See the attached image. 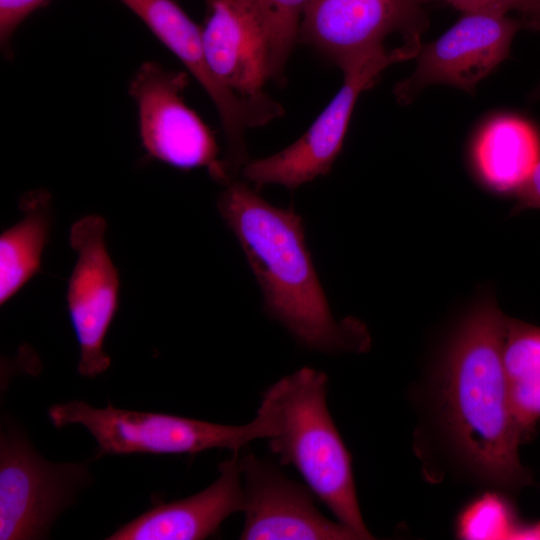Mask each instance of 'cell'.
<instances>
[{
  "mask_svg": "<svg viewBox=\"0 0 540 540\" xmlns=\"http://www.w3.org/2000/svg\"><path fill=\"white\" fill-rule=\"evenodd\" d=\"M506 315L485 295L458 323L432 382V408L451 460L472 480L504 491L529 486L526 440L511 409L502 361Z\"/></svg>",
  "mask_w": 540,
  "mask_h": 540,
  "instance_id": "6da1fadb",
  "label": "cell"
},
{
  "mask_svg": "<svg viewBox=\"0 0 540 540\" xmlns=\"http://www.w3.org/2000/svg\"><path fill=\"white\" fill-rule=\"evenodd\" d=\"M217 200L220 216L234 233L261 288L264 310L301 345L321 352H364L365 325L336 321L316 274L301 217L278 208L248 184L231 180Z\"/></svg>",
  "mask_w": 540,
  "mask_h": 540,
  "instance_id": "7a4b0ae2",
  "label": "cell"
},
{
  "mask_svg": "<svg viewBox=\"0 0 540 540\" xmlns=\"http://www.w3.org/2000/svg\"><path fill=\"white\" fill-rule=\"evenodd\" d=\"M327 376L303 367L270 386L263 398L272 405L276 434L267 439L281 464L292 465L338 522L372 539L359 508L351 455L329 413Z\"/></svg>",
  "mask_w": 540,
  "mask_h": 540,
  "instance_id": "3957f363",
  "label": "cell"
},
{
  "mask_svg": "<svg viewBox=\"0 0 540 540\" xmlns=\"http://www.w3.org/2000/svg\"><path fill=\"white\" fill-rule=\"evenodd\" d=\"M48 417L56 428L84 426L98 444V456L131 453L194 454L209 449L239 451L255 439L277 431L271 405L262 399L255 418L234 426L171 415L115 408H96L74 400L53 405Z\"/></svg>",
  "mask_w": 540,
  "mask_h": 540,
  "instance_id": "277c9868",
  "label": "cell"
},
{
  "mask_svg": "<svg viewBox=\"0 0 540 540\" xmlns=\"http://www.w3.org/2000/svg\"><path fill=\"white\" fill-rule=\"evenodd\" d=\"M418 48L402 44L381 49L345 66L343 84L309 129L285 149L265 158L247 161L243 177L258 191L268 184L290 190L327 175L341 152L355 104L388 66L413 59Z\"/></svg>",
  "mask_w": 540,
  "mask_h": 540,
  "instance_id": "5b68a950",
  "label": "cell"
},
{
  "mask_svg": "<svg viewBox=\"0 0 540 540\" xmlns=\"http://www.w3.org/2000/svg\"><path fill=\"white\" fill-rule=\"evenodd\" d=\"M89 482L86 465L51 463L22 432L5 426L0 440V539L45 538Z\"/></svg>",
  "mask_w": 540,
  "mask_h": 540,
  "instance_id": "8992f818",
  "label": "cell"
},
{
  "mask_svg": "<svg viewBox=\"0 0 540 540\" xmlns=\"http://www.w3.org/2000/svg\"><path fill=\"white\" fill-rule=\"evenodd\" d=\"M185 72L145 62L134 74L129 94L139 122L142 146L148 155L182 170L206 168L224 185L231 181L216 138L200 116L184 101Z\"/></svg>",
  "mask_w": 540,
  "mask_h": 540,
  "instance_id": "52a82bcc",
  "label": "cell"
},
{
  "mask_svg": "<svg viewBox=\"0 0 540 540\" xmlns=\"http://www.w3.org/2000/svg\"><path fill=\"white\" fill-rule=\"evenodd\" d=\"M136 14L199 82L213 102L227 141L223 159L234 174L247 162L244 134L250 127L264 125L280 116L282 107L270 99H245L224 86L206 58L202 28L172 0H119Z\"/></svg>",
  "mask_w": 540,
  "mask_h": 540,
  "instance_id": "ba28073f",
  "label": "cell"
},
{
  "mask_svg": "<svg viewBox=\"0 0 540 540\" xmlns=\"http://www.w3.org/2000/svg\"><path fill=\"white\" fill-rule=\"evenodd\" d=\"M427 0H311L302 16L299 39L343 69L384 49L400 33L405 44L421 45L428 19Z\"/></svg>",
  "mask_w": 540,
  "mask_h": 540,
  "instance_id": "9c48e42d",
  "label": "cell"
},
{
  "mask_svg": "<svg viewBox=\"0 0 540 540\" xmlns=\"http://www.w3.org/2000/svg\"><path fill=\"white\" fill-rule=\"evenodd\" d=\"M524 28L521 18L489 12L463 13L432 42L421 44L411 75L394 89L408 104L427 86L444 84L473 93L476 86L510 56L512 41Z\"/></svg>",
  "mask_w": 540,
  "mask_h": 540,
  "instance_id": "30bf717a",
  "label": "cell"
},
{
  "mask_svg": "<svg viewBox=\"0 0 540 540\" xmlns=\"http://www.w3.org/2000/svg\"><path fill=\"white\" fill-rule=\"evenodd\" d=\"M106 221L98 215L77 220L69 242L77 260L68 281L66 302L80 348L78 373L94 378L104 373L111 358L104 351L105 337L119 308L118 270L107 251Z\"/></svg>",
  "mask_w": 540,
  "mask_h": 540,
  "instance_id": "8fae6325",
  "label": "cell"
},
{
  "mask_svg": "<svg viewBox=\"0 0 540 540\" xmlns=\"http://www.w3.org/2000/svg\"><path fill=\"white\" fill-rule=\"evenodd\" d=\"M245 540H354L359 535L324 517L314 493L252 453L240 457Z\"/></svg>",
  "mask_w": 540,
  "mask_h": 540,
  "instance_id": "7c38bea8",
  "label": "cell"
},
{
  "mask_svg": "<svg viewBox=\"0 0 540 540\" xmlns=\"http://www.w3.org/2000/svg\"><path fill=\"white\" fill-rule=\"evenodd\" d=\"M202 40L217 79L245 99L263 100L271 79L270 47L265 26L249 0H208Z\"/></svg>",
  "mask_w": 540,
  "mask_h": 540,
  "instance_id": "4fadbf2b",
  "label": "cell"
},
{
  "mask_svg": "<svg viewBox=\"0 0 540 540\" xmlns=\"http://www.w3.org/2000/svg\"><path fill=\"white\" fill-rule=\"evenodd\" d=\"M219 463V476L207 488L149 510L116 529L109 540H199L214 535L221 523L243 512L245 498L239 451Z\"/></svg>",
  "mask_w": 540,
  "mask_h": 540,
  "instance_id": "5bb4252c",
  "label": "cell"
},
{
  "mask_svg": "<svg viewBox=\"0 0 540 540\" xmlns=\"http://www.w3.org/2000/svg\"><path fill=\"white\" fill-rule=\"evenodd\" d=\"M540 160V134L525 118L499 114L475 133L469 162L477 181L497 195H515Z\"/></svg>",
  "mask_w": 540,
  "mask_h": 540,
  "instance_id": "9a60e30c",
  "label": "cell"
},
{
  "mask_svg": "<svg viewBox=\"0 0 540 540\" xmlns=\"http://www.w3.org/2000/svg\"><path fill=\"white\" fill-rule=\"evenodd\" d=\"M23 218L0 236V305H5L38 272L52 226L51 196L26 193L20 200Z\"/></svg>",
  "mask_w": 540,
  "mask_h": 540,
  "instance_id": "2e32d148",
  "label": "cell"
},
{
  "mask_svg": "<svg viewBox=\"0 0 540 540\" xmlns=\"http://www.w3.org/2000/svg\"><path fill=\"white\" fill-rule=\"evenodd\" d=\"M502 361L511 409L527 440L540 420V326L506 316Z\"/></svg>",
  "mask_w": 540,
  "mask_h": 540,
  "instance_id": "e0dca14e",
  "label": "cell"
},
{
  "mask_svg": "<svg viewBox=\"0 0 540 540\" xmlns=\"http://www.w3.org/2000/svg\"><path fill=\"white\" fill-rule=\"evenodd\" d=\"M265 26L270 47L271 79L281 81L302 16L311 0H249Z\"/></svg>",
  "mask_w": 540,
  "mask_h": 540,
  "instance_id": "ac0fdd59",
  "label": "cell"
},
{
  "mask_svg": "<svg viewBox=\"0 0 540 540\" xmlns=\"http://www.w3.org/2000/svg\"><path fill=\"white\" fill-rule=\"evenodd\" d=\"M521 527L515 522L511 506L496 493H487L470 503L456 524L457 535L464 539L518 537Z\"/></svg>",
  "mask_w": 540,
  "mask_h": 540,
  "instance_id": "d6986e66",
  "label": "cell"
},
{
  "mask_svg": "<svg viewBox=\"0 0 540 540\" xmlns=\"http://www.w3.org/2000/svg\"><path fill=\"white\" fill-rule=\"evenodd\" d=\"M46 0H0V45L11 57V41L19 25Z\"/></svg>",
  "mask_w": 540,
  "mask_h": 540,
  "instance_id": "ffe728a7",
  "label": "cell"
},
{
  "mask_svg": "<svg viewBox=\"0 0 540 540\" xmlns=\"http://www.w3.org/2000/svg\"><path fill=\"white\" fill-rule=\"evenodd\" d=\"M431 1V0H427ZM460 10L468 12H489L508 14L516 11L521 14V20L528 19L540 13V0H443Z\"/></svg>",
  "mask_w": 540,
  "mask_h": 540,
  "instance_id": "44dd1931",
  "label": "cell"
},
{
  "mask_svg": "<svg viewBox=\"0 0 540 540\" xmlns=\"http://www.w3.org/2000/svg\"><path fill=\"white\" fill-rule=\"evenodd\" d=\"M514 197L516 204L513 213L526 209H540V160Z\"/></svg>",
  "mask_w": 540,
  "mask_h": 540,
  "instance_id": "7402d4cb",
  "label": "cell"
},
{
  "mask_svg": "<svg viewBox=\"0 0 540 540\" xmlns=\"http://www.w3.org/2000/svg\"><path fill=\"white\" fill-rule=\"evenodd\" d=\"M522 22L524 28L540 31V13L528 19L522 20ZM532 96L534 99H540V83L532 92Z\"/></svg>",
  "mask_w": 540,
  "mask_h": 540,
  "instance_id": "603a6c76",
  "label": "cell"
}]
</instances>
